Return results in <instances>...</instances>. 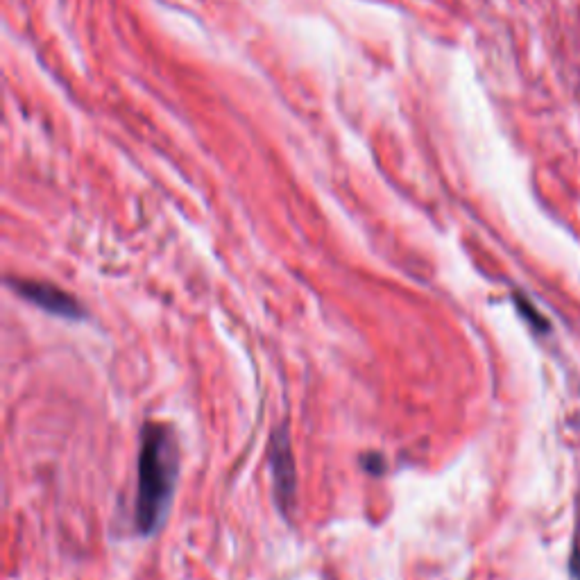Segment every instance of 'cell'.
<instances>
[{
	"label": "cell",
	"mask_w": 580,
	"mask_h": 580,
	"mask_svg": "<svg viewBox=\"0 0 580 580\" xmlns=\"http://www.w3.org/2000/svg\"><path fill=\"white\" fill-rule=\"evenodd\" d=\"M179 474V447L168 424L148 422L141 429L139 485L134 522L141 535H152L164 524Z\"/></svg>",
	"instance_id": "1"
},
{
	"label": "cell",
	"mask_w": 580,
	"mask_h": 580,
	"mask_svg": "<svg viewBox=\"0 0 580 580\" xmlns=\"http://www.w3.org/2000/svg\"><path fill=\"white\" fill-rule=\"evenodd\" d=\"M270 445H272L270 458H272V488H275V501L281 513L290 515L295 508L297 497V472L293 447H290V438L284 426L272 433Z\"/></svg>",
	"instance_id": "2"
},
{
	"label": "cell",
	"mask_w": 580,
	"mask_h": 580,
	"mask_svg": "<svg viewBox=\"0 0 580 580\" xmlns=\"http://www.w3.org/2000/svg\"><path fill=\"white\" fill-rule=\"evenodd\" d=\"M10 286L23 297V300L39 306L41 311L59 315V318H64V320L87 318L84 306L59 286L44 284V281H16V279L10 281Z\"/></svg>",
	"instance_id": "3"
},
{
	"label": "cell",
	"mask_w": 580,
	"mask_h": 580,
	"mask_svg": "<svg viewBox=\"0 0 580 580\" xmlns=\"http://www.w3.org/2000/svg\"><path fill=\"white\" fill-rule=\"evenodd\" d=\"M515 306H517V311L524 315V320L531 324L533 329H537V331H542V334H547V331L551 329L549 327V322H547V318H544V315L535 309V306L526 300V297L522 295V293H517L515 295Z\"/></svg>",
	"instance_id": "4"
},
{
	"label": "cell",
	"mask_w": 580,
	"mask_h": 580,
	"mask_svg": "<svg viewBox=\"0 0 580 580\" xmlns=\"http://www.w3.org/2000/svg\"><path fill=\"white\" fill-rule=\"evenodd\" d=\"M361 465H363V469H368V472L374 474V476H379L383 472V458L379 454L363 456L361 458Z\"/></svg>",
	"instance_id": "5"
},
{
	"label": "cell",
	"mask_w": 580,
	"mask_h": 580,
	"mask_svg": "<svg viewBox=\"0 0 580 580\" xmlns=\"http://www.w3.org/2000/svg\"><path fill=\"white\" fill-rule=\"evenodd\" d=\"M569 569H571V576H574L576 580H580V551H574V553H571Z\"/></svg>",
	"instance_id": "6"
}]
</instances>
